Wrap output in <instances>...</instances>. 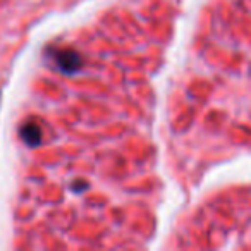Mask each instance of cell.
Masks as SVG:
<instances>
[{
	"label": "cell",
	"instance_id": "cell-2",
	"mask_svg": "<svg viewBox=\"0 0 251 251\" xmlns=\"http://www.w3.org/2000/svg\"><path fill=\"white\" fill-rule=\"evenodd\" d=\"M21 138L29 145V147H36L42 141V131L38 126L35 124H26L21 129Z\"/></svg>",
	"mask_w": 251,
	"mask_h": 251
},
{
	"label": "cell",
	"instance_id": "cell-1",
	"mask_svg": "<svg viewBox=\"0 0 251 251\" xmlns=\"http://www.w3.org/2000/svg\"><path fill=\"white\" fill-rule=\"evenodd\" d=\"M53 59H55L57 66L66 73H74L81 67V57L73 50H60L55 53Z\"/></svg>",
	"mask_w": 251,
	"mask_h": 251
}]
</instances>
